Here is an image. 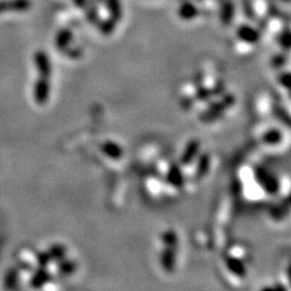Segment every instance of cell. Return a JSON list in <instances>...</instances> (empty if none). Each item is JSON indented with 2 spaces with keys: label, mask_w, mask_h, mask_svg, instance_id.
<instances>
[{
  "label": "cell",
  "mask_w": 291,
  "mask_h": 291,
  "mask_svg": "<svg viewBox=\"0 0 291 291\" xmlns=\"http://www.w3.org/2000/svg\"><path fill=\"white\" fill-rule=\"evenodd\" d=\"M255 179L264 192L270 195H276L281 190V182L277 177L263 166H256L254 169Z\"/></svg>",
  "instance_id": "1"
},
{
  "label": "cell",
  "mask_w": 291,
  "mask_h": 291,
  "mask_svg": "<svg viewBox=\"0 0 291 291\" xmlns=\"http://www.w3.org/2000/svg\"><path fill=\"white\" fill-rule=\"evenodd\" d=\"M236 35L239 40H242L245 43L255 44L260 40V33L255 28L247 24H243L237 28Z\"/></svg>",
  "instance_id": "2"
},
{
  "label": "cell",
  "mask_w": 291,
  "mask_h": 291,
  "mask_svg": "<svg viewBox=\"0 0 291 291\" xmlns=\"http://www.w3.org/2000/svg\"><path fill=\"white\" fill-rule=\"evenodd\" d=\"M30 5V0H3L0 1V13L9 11H26Z\"/></svg>",
  "instance_id": "3"
},
{
  "label": "cell",
  "mask_w": 291,
  "mask_h": 291,
  "mask_svg": "<svg viewBox=\"0 0 291 291\" xmlns=\"http://www.w3.org/2000/svg\"><path fill=\"white\" fill-rule=\"evenodd\" d=\"M226 267L234 275L244 278L247 275V268L245 263L235 257H229L226 259Z\"/></svg>",
  "instance_id": "4"
},
{
  "label": "cell",
  "mask_w": 291,
  "mask_h": 291,
  "mask_svg": "<svg viewBox=\"0 0 291 291\" xmlns=\"http://www.w3.org/2000/svg\"><path fill=\"white\" fill-rule=\"evenodd\" d=\"M283 132L278 129H269L261 136L262 143L267 146H278L283 142Z\"/></svg>",
  "instance_id": "5"
},
{
  "label": "cell",
  "mask_w": 291,
  "mask_h": 291,
  "mask_svg": "<svg viewBox=\"0 0 291 291\" xmlns=\"http://www.w3.org/2000/svg\"><path fill=\"white\" fill-rule=\"evenodd\" d=\"M291 212V208L286 204V202L282 200L280 203H277L271 207L270 216L274 220H284L289 216V213Z\"/></svg>",
  "instance_id": "6"
},
{
  "label": "cell",
  "mask_w": 291,
  "mask_h": 291,
  "mask_svg": "<svg viewBox=\"0 0 291 291\" xmlns=\"http://www.w3.org/2000/svg\"><path fill=\"white\" fill-rule=\"evenodd\" d=\"M178 14H179V17L181 18V20L190 21V20H193V18L198 16L199 10L192 2L186 1V2L181 3L180 8L178 10Z\"/></svg>",
  "instance_id": "7"
},
{
  "label": "cell",
  "mask_w": 291,
  "mask_h": 291,
  "mask_svg": "<svg viewBox=\"0 0 291 291\" xmlns=\"http://www.w3.org/2000/svg\"><path fill=\"white\" fill-rule=\"evenodd\" d=\"M234 11H235V9H234L232 1H230V0H225V1H223V3L221 4V8H220L221 22H222L224 25H229L233 20Z\"/></svg>",
  "instance_id": "8"
},
{
  "label": "cell",
  "mask_w": 291,
  "mask_h": 291,
  "mask_svg": "<svg viewBox=\"0 0 291 291\" xmlns=\"http://www.w3.org/2000/svg\"><path fill=\"white\" fill-rule=\"evenodd\" d=\"M35 63L39 69V72L43 75H49L51 72V65H50V61L48 55L43 52H38L35 55Z\"/></svg>",
  "instance_id": "9"
},
{
  "label": "cell",
  "mask_w": 291,
  "mask_h": 291,
  "mask_svg": "<svg viewBox=\"0 0 291 291\" xmlns=\"http://www.w3.org/2000/svg\"><path fill=\"white\" fill-rule=\"evenodd\" d=\"M107 3V8L110 13V17L113 18L117 23L121 21L123 11H122V5L120 0H105Z\"/></svg>",
  "instance_id": "10"
},
{
  "label": "cell",
  "mask_w": 291,
  "mask_h": 291,
  "mask_svg": "<svg viewBox=\"0 0 291 291\" xmlns=\"http://www.w3.org/2000/svg\"><path fill=\"white\" fill-rule=\"evenodd\" d=\"M73 38V33L71 29H67V28H64L59 31V34L56 35V39H55V42H56V46H58V48L60 49H65L69 42H71Z\"/></svg>",
  "instance_id": "11"
},
{
  "label": "cell",
  "mask_w": 291,
  "mask_h": 291,
  "mask_svg": "<svg viewBox=\"0 0 291 291\" xmlns=\"http://www.w3.org/2000/svg\"><path fill=\"white\" fill-rule=\"evenodd\" d=\"M117 26V22L113 20V18H108V20H105L103 22H100L99 24V29L102 33L106 36L111 35L113 31H115Z\"/></svg>",
  "instance_id": "12"
},
{
  "label": "cell",
  "mask_w": 291,
  "mask_h": 291,
  "mask_svg": "<svg viewBox=\"0 0 291 291\" xmlns=\"http://www.w3.org/2000/svg\"><path fill=\"white\" fill-rule=\"evenodd\" d=\"M277 81L281 86H283L285 90H287L291 93V73L284 72L277 75Z\"/></svg>",
  "instance_id": "13"
},
{
  "label": "cell",
  "mask_w": 291,
  "mask_h": 291,
  "mask_svg": "<svg viewBox=\"0 0 291 291\" xmlns=\"http://www.w3.org/2000/svg\"><path fill=\"white\" fill-rule=\"evenodd\" d=\"M85 11H86V18L88 22H91L92 24L98 23V11H97V8L93 4V2L88 1Z\"/></svg>",
  "instance_id": "14"
},
{
  "label": "cell",
  "mask_w": 291,
  "mask_h": 291,
  "mask_svg": "<svg viewBox=\"0 0 291 291\" xmlns=\"http://www.w3.org/2000/svg\"><path fill=\"white\" fill-rule=\"evenodd\" d=\"M285 202H286V204L291 208V191L285 197V199H283Z\"/></svg>",
  "instance_id": "15"
},
{
  "label": "cell",
  "mask_w": 291,
  "mask_h": 291,
  "mask_svg": "<svg viewBox=\"0 0 291 291\" xmlns=\"http://www.w3.org/2000/svg\"><path fill=\"white\" fill-rule=\"evenodd\" d=\"M287 275H288V280H289V283L291 285V263L289 264L288 267V270H287Z\"/></svg>",
  "instance_id": "16"
},
{
  "label": "cell",
  "mask_w": 291,
  "mask_h": 291,
  "mask_svg": "<svg viewBox=\"0 0 291 291\" xmlns=\"http://www.w3.org/2000/svg\"><path fill=\"white\" fill-rule=\"evenodd\" d=\"M283 2H287V3H289V2H291V0H282Z\"/></svg>",
  "instance_id": "17"
},
{
  "label": "cell",
  "mask_w": 291,
  "mask_h": 291,
  "mask_svg": "<svg viewBox=\"0 0 291 291\" xmlns=\"http://www.w3.org/2000/svg\"><path fill=\"white\" fill-rule=\"evenodd\" d=\"M97 1H99V2H102V1H104V0H97Z\"/></svg>",
  "instance_id": "18"
},
{
  "label": "cell",
  "mask_w": 291,
  "mask_h": 291,
  "mask_svg": "<svg viewBox=\"0 0 291 291\" xmlns=\"http://www.w3.org/2000/svg\"><path fill=\"white\" fill-rule=\"evenodd\" d=\"M290 98H291V93H290Z\"/></svg>",
  "instance_id": "19"
}]
</instances>
